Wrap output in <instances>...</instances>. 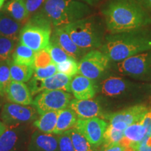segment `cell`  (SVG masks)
Segmentation results:
<instances>
[{"instance_id": "1", "label": "cell", "mask_w": 151, "mask_h": 151, "mask_svg": "<svg viewBox=\"0 0 151 151\" xmlns=\"http://www.w3.org/2000/svg\"><path fill=\"white\" fill-rule=\"evenodd\" d=\"M101 13L110 34L146 27L151 24V15L136 0H109Z\"/></svg>"}, {"instance_id": "2", "label": "cell", "mask_w": 151, "mask_h": 151, "mask_svg": "<svg viewBox=\"0 0 151 151\" xmlns=\"http://www.w3.org/2000/svg\"><path fill=\"white\" fill-rule=\"evenodd\" d=\"M150 50L151 29L143 27L107 35L100 50L117 62Z\"/></svg>"}, {"instance_id": "3", "label": "cell", "mask_w": 151, "mask_h": 151, "mask_svg": "<svg viewBox=\"0 0 151 151\" xmlns=\"http://www.w3.org/2000/svg\"><path fill=\"white\" fill-rule=\"evenodd\" d=\"M77 46L85 51L99 48L104 43V28L98 16H88L62 27Z\"/></svg>"}, {"instance_id": "4", "label": "cell", "mask_w": 151, "mask_h": 151, "mask_svg": "<svg viewBox=\"0 0 151 151\" xmlns=\"http://www.w3.org/2000/svg\"><path fill=\"white\" fill-rule=\"evenodd\" d=\"M43 15L55 27H63L89 16V4L78 0H46L43 7Z\"/></svg>"}, {"instance_id": "5", "label": "cell", "mask_w": 151, "mask_h": 151, "mask_svg": "<svg viewBox=\"0 0 151 151\" xmlns=\"http://www.w3.org/2000/svg\"><path fill=\"white\" fill-rule=\"evenodd\" d=\"M50 23L43 15L34 17L20 30L19 35L20 44L29 47L35 52L46 49L51 38Z\"/></svg>"}, {"instance_id": "6", "label": "cell", "mask_w": 151, "mask_h": 151, "mask_svg": "<svg viewBox=\"0 0 151 151\" xmlns=\"http://www.w3.org/2000/svg\"><path fill=\"white\" fill-rule=\"evenodd\" d=\"M110 62L108 57L101 50H90L78 62V73L91 80H95L107 70Z\"/></svg>"}, {"instance_id": "7", "label": "cell", "mask_w": 151, "mask_h": 151, "mask_svg": "<svg viewBox=\"0 0 151 151\" xmlns=\"http://www.w3.org/2000/svg\"><path fill=\"white\" fill-rule=\"evenodd\" d=\"M71 96L61 90H45L38 94L32 104L39 114L50 111H60L69 106Z\"/></svg>"}, {"instance_id": "8", "label": "cell", "mask_w": 151, "mask_h": 151, "mask_svg": "<svg viewBox=\"0 0 151 151\" xmlns=\"http://www.w3.org/2000/svg\"><path fill=\"white\" fill-rule=\"evenodd\" d=\"M37 113V109L29 105L6 103L1 108V118L6 125H17L33 121Z\"/></svg>"}, {"instance_id": "9", "label": "cell", "mask_w": 151, "mask_h": 151, "mask_svg": "<svg viewBox=\"0 0 151 151\" xmlns=\"http://www.w3.org/2000/svg\"><path fill=\"white\" fill-rule=\"evenodd\" d=\"M108 123L99 117L78 119L74 128L83 134L90 143L97 148L103 143L104 134L108 127Z\"/></svg>"}, {"instance_id": "10", "label": "cell", "mask_w": 151, "mask_h": 151, "mask_svg": "<svg viewBox=\"0 0 151 151\" xmlns=\"http://www.w3.org/2000/svg\"><path fill=\"white\" fill-rule=\"evenodd\" d=\"M119 72L133 76H140L151 71V50L117 62Z\"/></svg>"}, {"instance_id": "11", "label": "cell", "mask_w": 151, "mask_h": 151, "mask_svg": "<svg viewBox=\"0 0 151 151\" xmlns=\"http://www.w3.org/2000/svg\"><path fill=\"white\" fill-rule=\"evenodd\" d=\"M72 78V76H69L60 72H57L51 76L43 80L32 78L29 81L28 87L32 95H35L45 90H61L70 92V85Z\"/></svg>"}, {"instance_id": "12", "label": "cell", "mask_w": 151, "mask_h": 151, "mask_svg": "<svg viewBox=\"0 0 151 151\" xmlns=\"http://www.w3.org/2000/svg\"><path fill=\"white\" fill-rule=\"evenodd\" d=\"M50 41L60 46L69 56L76 60L86 54V51L76 45L69 34L62 27H58L55 29L50 38Z\"/></svg>"}, {"instance_id": "13", "label": "cell", "mask_w": 151, "mask_h": 151, "mask_svg": "<svg viewBox=\"0 0 151 151\" xmlns=\"http://www.w3.org/2000/svg\"><path fill=\"white\" fill-rule=\"evenodd\" d=\"M75 113L78 119H88L99 117L102 115L101 108L96 100L94 99H71L69 105Z\"/></svg>"}, {"instance_id": "14", "label": "cell", "mask_w": 151, "mask_h": 151, "mask_svg": "<svg viewBox=\"0 0 151 151\" xmlns=\"http://www.w3.org/2000/svg\"><path fill=\"white\" fill-rule=\"evenodd\" d=\"M148 110L149 109L145 105H136L111 113L107 116V118L110 124L116 122H123L129 126L132 124L140 122Z\"/></svg>"}, {"instance_id": "15", "label": "cell", "mask_w": 151, "mask_h": 151, "mask_svg": "<svg viewBox=\"0 0 151 151\" xmlns=\"http://www.w3.org/2000/svg\"><path fill=\"white\" fill-rule=\"evenodd\" d=\"M7 99L10 102L21 105L33 104L32 94L29 87L22 82L12 81L5 92Z\"/></svg>"}, {"instance_id": "16", "label": "cell", "mask_w": 151, "mask_h": 151, "mask_svg": "<svg viewBox=\"0 0 151 151\" xmlns=\"http://www.w3.org/2000/svg\"><path fill=\"white\" fill-rule=\"evenodd\" d=\"M71 92L76 99H90L96 94V86L93 81L81 74L73 77L71 82Z\"/></svg>"}, {"instance_id": "17", "label": "cell", "mask_w": 151, "mask_h": 151, "mask_svg": "<svg viewBox=\"0 0 151 151\" xmlns=\"http://www.w3.org/2000/svg\"><path fill=\"white\" fill-rule=\"evenodd\" d=\"M29 151H59L58 136L35 132L28 145Z\"/></svg>"}, {"instance_id": "18", "label": "cell", "mask_w": 151, "mask_h": 151, "mask_svg": "<svg viewBox=\"0 0 151 151\" xmlns=\"http://www.w3.org/2000/svg\"><path fill=\"white\" fill-rule=\"evenodd\" d=\"M18 125H7L6 129L0 137V151H20L22 148Z\"/></svg>"}, {"instance_id": "19", "label": "cell", "mask_w": 151, "mask_h": 151, "mask_svg": "<svg viewBox=\"0 0 151 151\" xmlns=\"http://www.w3.org/2000/svg\"><path fill=\"white\" fill-rule=\"evenodd\" d=\"M77 120L78 118L76 116L75 113L69 107L59 111L58 120L53 134L60 135L67 132L68 130L72 129L74 127Z\"/></svg>"}, {"instance_id": "20", "label": "cell", "mask_w": 151, "mask_h": 151, "mask_svg": "<svg viewBox=\"0 0 151 151\" xmlns=\"http://www.w3.org/2000/svg\"><path fill=\"white\" fill-rule=\"evenodd\" d=\"M127 84L120 77L111 76L104 80L101 83V92L109 97H116L125 91Z\"/></svg>"}, {"instance_id": "21", "label": "cell", "mask_w": 151, "mask_h": 151, "mask_svg": "<svg viewBox=\"0 0 151 151\" xmlns=\"http://www.w3.org/2000/svg\"><path fill=\"white\" fill-rule=\"evenodd\" d=\"M59 111H50L41 115L34 122V125L39 131L46 134H52L55 128Z\"/></svg>"}, {"instance_id": "22", "label": "cell", "mask_w": 151, "mask_h": 151, "mask_svg": "<svg viewBox=\"0 0 151 151\" xmlns=\"http://www.w3.org/2000/svg\"><path fill=\"white\" fill-rule=\"evenodd\" d=\"M20 24L12 18L2 16L0 18V36L16 41L19 39Z\"/></svg>"}, {"instance_id": "23", "label": "cell", "mask_w": 151, "mask_h": 151, "mask_svg": "<svg viewBox=\"0 0 151 151\" xmlns=\"http://www.w3.org/2000/svg\"><path fill=\"white\" fill-rule=\"evenodd\" d=\"M36 52L29 47L22 44H19L15 48L12 55L13 62L19 65H26L34 67Z\"/></svg>"}, {"instance_id": "24", "label": "cell", "mask_w": 151, "mask_h": 151, "mask_svg": "<svg viewBox=\"0 0 151 151\" xmlns=\"http://www.w3.org/2000/svg\"><path fill=\"white\" fill-rule=\"evenodd\" d=\"M5 12L18 22H22L29 16L25 0H11L6 4Z\"/></svg>"}, {"instance_id": "25", "label": "cell", "mask_w": 151, "mask_h": 151, "mask_svg": "<svg viewBox=\"0 0 151 151\" xmlns=\"http://www.w3.org/2000/svg\"><path fill=\"white\" fill-rule=\"evenodd\" d=\"M12 81L18 82H28L33 76L35 67L26 65H16L13 61L8 62Z\"/></svg>"}, {"instance_id": "26", "label": "cell", "mask_w": 151, "mask_h": 151, "mask_svg": "<svg viewBox=\"0 0 151 151\" xmlns=\"http://www.w3.org/2000/svg\"><path fill=\"white\" fill-rule=\"evenodd\" d=\"M146 135V129L141 122L132 124L124 130V136L134 146L141 142Z\"/></svg>"}, {"instance_id": "27", "label": "cell", "mask_w": 151, "mask_h": 151, "mask_svg": "<svg viewBox=\"0 0 151 151\" xmlns=\"http://www.w3.org/2000/svg\"><path fill=\"white\" fill-rule=\"evenodd\" d=\"M75 151H94V147L74 127L68 130Z\"/></svg>"}, {"instance_id": "28", "label": "cell", "mask_w": 151, "mask_h": 151, "mask_svg": "<svg viewBox=\"0 0 151 151\" xmlns=\"http://www.w3.org/2000/svg\"><path fill=\"white\" fill-rule=\"evenodd\" d=\"M15 41L0 36V62L11 61V57L15 50Z\"/></svg>"}, {"instance_id": "29", "label": "cell", "mask_w": 151, "mask_h": 151, "mask_svg": "<svg viewBox=\"0 0 151 151\" xmlns=\"http://www.w3.org/2000/svg\"><path fill=\"white\" fill-rule=\"evenodd\" d=\"M124 137V131L117 129L111 124H109L104 134L103 147L118 143Z\"/></svg>"}, {"instance_id": "30", "label": "cell", "mask_w": 151, "mask_h": 151, "mask_svg": "<svg viewBox=\"0 0 151 151\" xmlns=\"http://www.w3.org/2000/svg\"><path fill=\"white\" fill-rule=\"evenodd\" d=\"M58 72L65 73L69 76L73 77L78 73V63L73 58H69L61 63L57 64Z\"/></svg>"}, {"instance_id": "31", "label": "cell", "mask_w": 151, "mask_h": 151, "mask_svg": "<svg viewBox=\"0 0 151 151\" xmlns=\"http://www.w3.org/2000/svg\"><path fill=\"white\" fill-rule=\"evenodd\" d=\"M46 49L50 53L52 62L55 65L61 63V62L69 59V58H71L63 49L58 46L55 43L52 42V41H50V44H49L48 47Z\"/></svg>"}, {"instance_id": "32", "label": "cell", "mask_w": 151, "mask_h": 151, "mask_svg": "<svg viewBox=\"0 0 151 151\" xmlns=\"http://www.w3.org/2000/svg\"><path fill=\"white\" fill-rule=\"evenodd\" d=\"M51 63H53V62L47 49H43L36 52L35 63H34L35 68L46 67Z\"/></svg>"}, {"instance_id": "33", "label": "cell", "mask_w": 151, "mask_h": 151, "mask_svg": "<svg viewBox=\"0 0 151 151\" xmlns=\"http://www.w3.org/2000/svg\"><path fill=\"white\" fill-rule=\"evenodd\" d=\"M57 72H58V69H57L56 65L55 63H51L46 67L35 68L33 78L43 80V79L51 76Z\"/></svg>"}, {"instance_id": "34", "label": "cell", "mask_w": 151, "mask_h": 151, "mask_svg": "<svg viewBox=\"0 0 151 151\" xmlns=\"http://www.w3.org/2000/svg\"><path fill=\"white\" fill-rule=\"evenodd\" d=\"M11 81H12V79H11L9 66L5 65L0 66V88H1L4 94L6 90L8 88Z\"/></svg>"}, {"instance_id": "35", "label": "cell", "mask_w": 151, "mask_h": 151, "mask_svg": "<svg viewBox=\"0 0 151 151\" xmlns=\"http://www.w3.org/2000/svg\"><path fill=\"white\" fill-rule=\"evenodd\" d=\"M59 151H75L71 137L67 132L58 135Z\"/></svg>"}, {"instance_id": "36", "label": "cell", "mask_w": 151, "mask_h": 151, "mask_svg": "<svg viewBox=\"0 0 151 151\" xmlns=\"http://www.w3.org/2000/svg\"><path fill=\"white\" fill-rule=\"evenodd\" d=\"M140 122L146 129V135L143 139V140H145L151 137V109H149Z\"/></svg>"}, {"instance_id": "37", "label": "cell", "mask_w": 151, "mask_h": 151, "mask_svg": "<svg viewBox=\"0 0 151 151\" xmlns=\"http://www.w3.org/2000/svg\"><path fill=\"white\" fill-rule=\"evenodd\" d=\"M46 0H25L26 8L29 14H32L37 11Z\"/></svg>"}, {"instance_id": "38", "label": "cell", "mask_w": 151, "mask_h": 151, "mask_svg": "<svg viewBox=\"0 0 151 151\" xmlns=\"http://www.w3.org/2000/svg\"><path fill=\"white\" fill-rule=\"evenodd\" d=\"M124 147L118 143L103 147L101 151H124Z\"/></svg>"}, {"instance_id": "39", "label": "cell", "mask_w": 151, "mask_h": 151, "mask_svg": "<svg viewBox=\"0 0 151 151\" xmlns=\"http://www.w3.org/2000/svg\"><path fill=\"white\" fill-rule=\"evenodd\" d=\"M151 15V0H136Z\"/></svg>"}, {"instance_id": "40", "label": "cell", "mask_w": 151, "mask_h": 151, "mask_svg": "<svg viewBox=\"0 0 151 151\" xmlns=\"http://www.w3.org/2000/svg\"><path fill=\"white\" fill-rule=\"evenodd\" d=\"M135 148L137 149V151H151V146H147L144 143H137L135 145Z\"/></svg>"}, {"instance_id": "41", "label": "cell", "mask_w": 151, "mask_h": 151, "mask_svg": "<svg viewBox=\"0 0 151 151\" xmlns=\"http://www.w3.org/2000/svg\"><path fill=\"white\" fill-rule=\"evenodd\" d=\"M7 125L3 121H0V137L1 134L5 132V130L6 129Z\"/></svg>"}, {"instance_id": "42", "label": "cell", "mask_w": 151, "mask_h": 151, "mask_svg": "<svg viewBox=\"0 0 151 151\" xmlns=\"http://www.w3.org/2000/svg\"><path fill=\"white\" fill-rule=\"evenodd\" d=\"M84 2H86L89 5H94V4H96L98 1V0H82Z\"/></svg>"}, {"instance_id": "43", "label": "cell", "mask_w": 151, "mask_h": 151, "mask_svg": "<svg viewBox=\"0 0 151 151\" xmlns=\"http://www.w3.org/2000/svg\"><path fill=\"white\" fill-rule=\"evenodd\" d=\"M4 1L5 0H0V10H1V8H2L4 4Z\"/></svg>"}, {"instance_id": "44", "label": "cell", "mask_w": 151, "mask_h": 151, "mask_svg": "<svg viewBox=\"0 0 151 151\" xmlns=\"http://www.w3.org/2000/svg\"><path fill=\"white\" fill-rule=\"evenodd\" d=\"M4 94H5L4 92H3V90H1V88H0V96H4Z\"/></svg>"}, {"instance_id": "45", "label": "cell", "mask_w": 151, "mask_h": 151, "mask_svg": "<svg viewBox=\"0 0 151 151\" xmlns=\"http://www.w3.org/2000/svg\"><path fill=\"white\" fill-rule=\"evenodd\" d=\"M1 108H2V106H1V101H0V111H1Z\"/></svg>"}]
</instances>
